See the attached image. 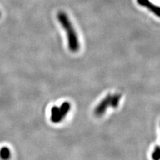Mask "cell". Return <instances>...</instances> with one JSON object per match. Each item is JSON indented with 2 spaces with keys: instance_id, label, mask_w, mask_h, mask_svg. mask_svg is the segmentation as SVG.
I'll return each instance as SVG.
<instances>
[{
  "instance_id": "obj_1",
  "label": "cell",
  "mask_w": 160,
  "mask_h": 160,
  "mask_svg": "<svg viewBox=\"0 0 160 160\" xmlns=\"http://www.w3.org/2000/svg\"><path fill=\"white\" fill-rule=\"evenodd\" d=\"M57 19L66 32L69 50L73 53L78 52L80 48L78 36L68 16L63 12H59L57 14Z\"/></svg>"
},
{
  "instance_id": "obj_6",
  "label": "cell",
  "mask_w": 160,
  "mask_h": 160,
  "mask_svg": "<svg viewBox=\"0 0 160 160\" xmlns=\"http://www.w3.org/2000/svg\"><path fill=\"white\" fill-rule=\"evenodd\" d=\"M152 158L153 160L160 159V148L159 147H156L154 149L153 152L152 153Z\"/></svg>"
},
{
  "instance_id": "obj_3",
  "label": "cell",
  "mask_w": 160,
  "mask_h": 160,
  "mask_svg": "<svg viewBox=\"0 0 160 160\" xmlns=\"http://www.w3.org/2000/svg\"><path fill=\"white\" fill-rule=\"evenodd\" d=\"M71 109L70 103L64 102L61 106H53L51 109V120L52 122L58 123L65 118Z\"/></svg>"
},
{
  "instance_id": "obj_2",
  "label": "cell",
  "mask_w": 160,
  "mask_h": 160,
  "mask_svg": "<svg viewBox=\"0 0 160 160\" xmlns=\"http://www.w3.org/2000/svg\"><path fill=\"white\" fill-rule=\"evenodd\" d=\"M121 99V95H108L100 103L95 109L94 113L98 116H101L106 112V109L111 106L112 108H117L119 103V100Z\"/></svg>"
},
{
  "instance_id": "obj_7",
  "label": "cell",
  "mask_w": 160,
  "mask_h": 160,
  "mask_svg": "<svg viewBox=\"0 0 160 160\" xmlns=\"http://www.w3.org/2000/svg\"><path fill=\"white\" fill-rule=\"evenodd\" d=\"M1 16H2V13H1V12H0V18H1Z\"/></svg>"
},
{
  "instance_id": "obj_5",
  "label": "cell",
  "mask_w": 160,
  "mask_h": 160,
  "mask_svg": "<svg viewBox=\"0 0 160 160\" xmlns=\"http://www.w3.org/2000/svg\"><path fill=\"white\" fill-rule=\"evenodd\" d=\"M0 158L2 160H8L11 158V152L8 147H2L0 149Z\"/></svg>"
},
{
  "instance_id": "obj_4",
  "label": "cell",
  "mask_w": 160,
  "mask_h": 160,
  "mask_svg": "<svg viewBox=\"0 0 160 160\" xmlns=\"http://www.w3.org/2000/svg\"><path fill=\"white\" fill-rule=\"evenodd\" d=\"M137 3L140 6L146 8L152 13L160 18V6L153 4L149 0H137Z\"/></svg>"
}]
</instances>
